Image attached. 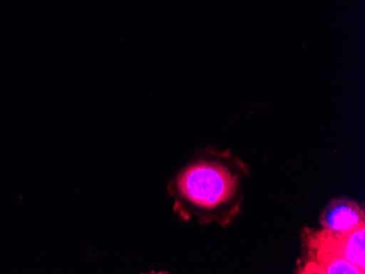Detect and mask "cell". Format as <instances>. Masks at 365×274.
Masks as SVG:
<instances>
[{"mask_svg": "<svg viewBox=\"0 0 365 274\" xmlns=\"http://www.w3.org/2000/svg\"><path fill=\"white\" fill-rule=\"evenodd\" d=\"M319 222L323 228L327 230H349L361 222H364V212L352 200L346 198L334 199L324 209Z\"/></svg>", "mask_w": 365, "mask_h": 274, "instance_id": "obj_3", "label": "cell"}, {"mask_svg": "<svg viewBox=\"0 0 365 274\" xmlns=\"http://www.w3.org/2000/svg\"><path fill=\"white\" fill-rule=\"evenodd\" d=\"M327 232L340 255L365 273V222L349 230Z\"/></svg>", "mask_w": 365, "mask_h": 274, "instance_id": "obj_4", "label": "cell"}, {"mask_svg": "<svg viewBox=\"0 0 365 274\" xmlns=\"http://www.w3.org/2000/svg\"><path fill=\"white\" fill-rule=\"evenodd\" d=\"M178 194L196 208L215 211L235 199L239 176L218 159L199 161L178 176Z\"/></svg>", "mask_w": 365, "mask_h": 274, "instance_id": "obj_1", "label": "cell"}, {"mask_svg": "<svg viewBox=\"0 0 365 274\" xmlns=\"http://www.w3.org/2000/svg\"><path fill=\"white\" fill-rule=\"evenodd\" d=\"M305 246L307 260L300 273L364 274L340 255L325 228L317 232L307 231Z\"/></svg>", "mask_w": 365, "mask_h": 274, "instance_id": "obj_2", "label": "cell"}]
</instances>
